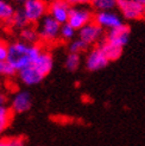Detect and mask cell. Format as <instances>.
Returning a JSON list of instances; mask_svg holds the SVG:
<instances>
[{"mask_svg":"<svg viewBox=\"0 0 145 146\" xmlns=\"http://www.w3.org/2000/svg\"><path fill=\"white\" fill-rule=\"evenodd\" d=\"M43 49L38 44H27L23 40H16L9 44V62L17 72L29 65H31L37 58Z\"/></svg>","mask_w":145,"mask_h":146,"instance_id":"1","label":"cell"},{"mask_svg":"<svg viewBox=\"0 0 145 146\" xmlns=\"http://www.w3.org/2000/svg\"><path fill=\"white\" fill-rule=\"evenodd\" d=\"M48 6L44 0H25L23 1L21 11L29 24H38L47 16Z\"/></svg>","mask_w":145,"mask_h":146,"instance_id":"2","label":"cell"},{"mask_svg":"<svg viewBox=\"0 0 145 146\" xmlns=\"http://www.w3.org/2000/svg\"><path fill=\"white\" fill-rule=\"evenodd\" d=\"M37 31L39 35V40L44 43H54L60 38L61 24L53 17H50L49 14H47L38 23Z\"/></svg>","mask_w":145,"mask_h":146,"instance_id":"3","label":"cell"},{"mask_svg":"<svg viewBox=\"0 0 145 146\" xmlns=\"http://www.w3.org/2000/svg\"><path fill=\"white\" fill-rule=\"evenodd\" d=\"M93 19H94L93 9H90L88 5H75L71 6L67 23L74 27L76 31H78L84 25L93 21Z\"/></svg>","mask_w":145,"mask_h":146,"instance_id":"4","label":"cell"},{"mask_svg":"<svg viewBox=\"0 0 145 146\" xmlns=\"http://www.w3.org/2000/svg\"><path fill=\"white\" fill-rule=\"evenodd\" d=\"M117 9L122 19L125 20L136 21L145 18V7L133 0H118Z\"/></svg>","mask_w":145,"mask_h":146,"instance_id":"5","label":"cell"},{"mask_svg":"<svg viewBox=\"0 0 145 146\" xmlns=\"http://www.w3.org/2000/svg\"><path fill=\"white\" fill-rule=\"evenodd\" d=\"M110 64L108 58L105 56L104 51L101 50L99 45L92 48L84 57V67L88 71L95 72L99 70L105 69Z\"/></svg>","mask_w":145,"mask_h":146,"instance_id":"6","label":"cell"},{"mask_svg":"<svg viewBox=\"0 0 145 146\" xmlns=\"http://www.w3.org/2000/svg\"><path fill=\"white\" fill-rule=\"evenodd\" d=\"M93 21H95L100 27L107 31L113 30V29L119 27L124 24L122 17L114 11H98L94 13Z\"/></svg>","mask_w":145,"mask_h":146,"instance_id":"7","label":"cell"},{"mask_svg":"<svg viewBox=\"0 0 145 146\" xmlns=\"http://www.w3.org/2000/svg\"><path fill=\"white\" fill-rule=\"evenodd\" d=\"M77 36L82 39L87 45H95L102 40L104 37V29L100 27L95 21H90L89 24L84 25L82 29L77 31Z\"/></svg>","mask_w":145,"mask_h":146,"instance_id":"8","label":"cell"},{"mask_svg":"<svg viewBox=\"0 0 145 146\" xmlns=\"http://www.w3.org/2000/svg\"><path fill=\"white\" fill-rule=\"evenodd\" d=\"M70 9L71 5L68 0H53L48 6V13L62 25L68 21Z\"/></svg>","mask_w":145,"mask_h":146,"instance_id":"9","label":"cell"},{"mask_svg":"<svg viewBox=\"0 0 145 146\" xmlns=\"http://www.w3.org/2000/svg\"><path fill=\"white\" fill-rule=\"evenodd\" d=\"M130 36H131L130 27L126 24H122L119 27H115L113 30L108 31L105 36V40L120 48H124L130 40Z\"/></svg>","mask_w":145,"mask_h":146,"instance_id":"10","label":"cell"},{"mask_svg":"<svg viewBox=\"0 0 145 146\" xmlns=\"http://www.w3.org/2000/svg\"><path fill=\"white\" fill-rule=\"evenodd\" d=\"M32 106V98L31 94L26 90H19L17 92L11 99V109L13 113H25Z\"/></svg>","mask_w":145,"mask_h":146,"instance_id":"11","label":"cell"},{"mask_svg":"<svg viewBox=\"0 0 145 146\" xmlns=\"http://www.w3.org/2000/svg\"><path fill=\"white\" fill-rule=\"evenodd\" d=\"M18 77L20 80V82L25 86H36L44 80V76L32 64L18 71Z\"/></svg>","mask_w":145,"mask_h":146,"instance_id":"12","label":"cell"},{"mask_svg":"<svg viewBox=\"0 0 145 146\" xmlns=\"http://www.w3.org/2000/svg\"><path fill=\"white\" fill-rule=\"evenodd\" d=\"M32 65L43 76L47 77L54 68V57L49 51L43 50L41 52V55L36 58V61L32 63Z\"/></svg>","mask_w":145,"mask_h":146,"instance_id":"13","label":"cell"},{"mask_svg":"<svg viewBox=\"0 0 145 146\" xmlns=\"http://www.w3.org/2000/svg\"><path fill=\"white\" fill-rule=\"evenodd\" d=\"M99 46L101 48V50L104 51L105 56L108 58V61H110V62L119 60V58L121 57V55H122V50H124V48H120L118 45H114V44H112V43L107 42L105 39L100 42Z\"/></svg>","mask_w":145,"mask_h":146,"instance_id":"14","label":"cell"},{"mask_svg":"<svg viewBox=\"0 0 145 146\" xmlns=\"http://www.w3.org/2000/svg\"><path fill=\"white\" fill-rule=\"evenodd\" d=\"M16 9L9 0H0V23L11 24L12 18L16 13Z\"/></svg>","mask_w":145,"mask_h":146,"instance_id":"15","label":"cell"},{"mask_svg":"<svg viewBox=\"0 0 145 146\" xmlns=\"http://www.w3.org/2000/svg\"><path fill=\"white\" fill-rule=\"evenodd\" d=\"M20 39L27 43V44H38L39 42V35L37 29L27 25L20 30Z\"/></svg>","mask_w":145,"mask_h":146,"instance_id":"16","label":"cell"},{"mask_svg":"<svg viewBox=\"0 0 145 146\" xmlns=\"http://www.w3.org/2000/svg\"><path fill=\"white\" fill-rule=\"evenodd\" d=\"M13 111L11 107L0 106V134H3L5 131L10 127L13 120Z\"/></svg>","mask_w":145,"mask_h":146,"instance_id":"17","label":"cell"},{"mask_svg":"<svg viewBox=\"0 0 145 146\" xmlns=\"http://www.w3.org/2000/svg\"><path fill=\"white\" fill-rule=\"evenodd\" d=\"M118 0H93L92 7L96 12L98 11H113L117 7Z\"/></svg>","mask_w":145,"mask_h":146,"instance_id":"18","label":"cell"},{"mask_svg":"<svg viewBox=\"0 0 145 146\" xmlns=\"http://www.w3.org/2000/svg\"><path fill=\"white\" fill-rule=\"evenodd\" d=\"M81 64V55L69 52L64 61V67L68 71H76Z\"/></svg>","mask_w":145,"mask_h":146,"instance_id":"19","label":"cell"},{"mask_svg":"<svg viewBox=\"0 0 145 146\" xmlns=\"http://www.w3.org/2000/svg\"><path fill=\"white\" fill-rule=\"evenodd\" d=\"M89 48V45H87L86 43L82 40V39H80L78 37L75 39H72L70 43H69V52H72V54H77V55H81L82 52H86L87 49Z\"/></svg>","mask_w":145,"mask_h":146,"instance_id":"20","label":"cell"},{"mask_svg":"<svg viewBox=\"0 0 145 146\" xmlns=\"http://www.w3.org/2000/svg\"><path fill=\"white\" fill-rule=\"evenodd\" d=\"M77 31L72 26H70L68 23L61 25V32H60V38L66 42H71L75 38Z\"/></svg>","mask_w":145,"mask_h":146,"instance_id":"21","label":"cell"},{"mask_svg":"<svg viewBox=\"0 0 145 146\" xmlns=\"http://www.w3.org/2000/svg\"><path fill=\"white\" fill-rule=\"evenodd\" d=\"M11 24H12L13 27L18 29V30H21L23 27H25V26L29 25V23H27V20H26L25 16H24L23 11H21V10L16 11V13H14V16L12 18Z\"/></svg>","mask_w":145,"mask_h":146,"instance_id":"22","label":"cell"},{"mask_svg":"<svg viewBox=\"0 0 145 146\" xmlns=\"http://www.w3.org/2000/svg\"><path fill=\"white\" fill-rule=\"evenodd\" d=\"M16 72L17 71L13 69V67L7 61H0V76L11 77L16 74Z\"/></svg>","mask_w":145,"mask_h":146,"instance_id":"23","label":"cell"},{"mask_svg":"<svg viewBox=\"0 0 145 146\" xmlns=\"http://www.w3.org/2000/svg\"><path fill=\"white\" fill-rule=\"evenodd\" d=\"M0 146H25L21 138H0Z\"/></svg>","mask_w":145,"mask_h":146,"instance_id":"24","label":"cell"},{"mask_svg":"<svg viewBox=\"0 0 145 146\" xmlns=\"http://www.w3.org/2000/svg\"><path fill=\"white\" fill-rule=\"evenodd\" d=\"M9 56V44L4 40H0V61H6Z\"/></svg>","mask_w":145,"mask_h":146,"instance_id":"25","label":"cell"},{"mask_svg":"<svg viewBox=\"0 0 145 146\" xmlns=\"http://www.w3.org/2000/svg\"><path fill=\"white\" fill-rule=\"evenodd\" d=\"M70 3L71 6H75V5H89L92 4L93 0H68Z\"/></svg>","mask_w":145,"mask_h":146,"instance_id":"26","label":"cell"},{"mask_svg":"<svg viewBox=\"0 0 145 146\" xmlns=\"http://www.w3.org/2000/svg\"><path fill=\"white\" fill-rule=\"evenodd\" d=\"M6 102H7L6 95L3 93H0V106H6Z\"/></svg>","mask_w":145,"mask_h":146,"instance_id":"27","label":"cell"},{"mask_svg":"<svg viewBox=\"0 0 145 146\" xmlns=\"http://www.w3.org/2000/svg\"><path fill=\"white\" fill-rule=\"evenodd\" d=\"M133 1L138 3V4H140V5H143V6L145 7V0H133Z\"/></svg>","mask_w":145,"mask_h":146,"instance_id":"28","label":"cell"},{"mask_svg":"<svg viewBox=\"0 0 145 146\" xmlns=\"http://www.w3.org/2000/svg\"><path fill=\"white\" fill-rule=\"evenodd\" d=\"M19 1H25V0H19Z\"/></svg>","mask_w":145,"mask_h":146,"instance_id":"29","label":"cell"}]
</instances>
